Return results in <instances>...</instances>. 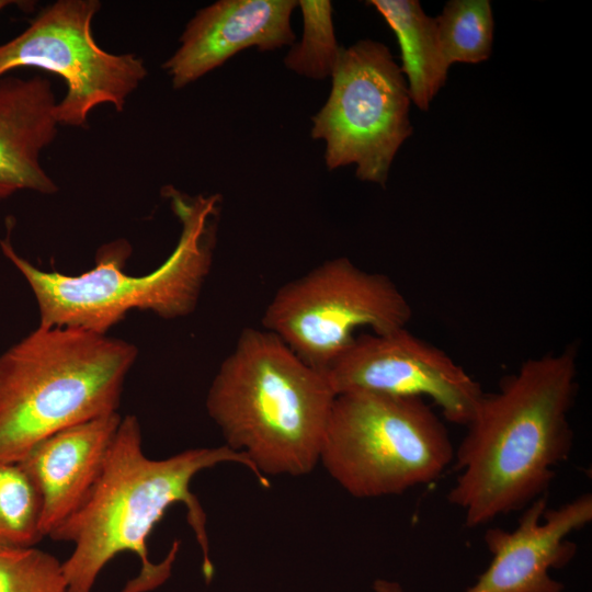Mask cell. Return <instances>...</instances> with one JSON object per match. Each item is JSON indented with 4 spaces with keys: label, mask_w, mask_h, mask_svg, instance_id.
Returning a JSON list of instances; mask_svg holds the SVG:
<instances>
[{
    "label": "cell",
    "mask_w": 592,
    "mask_h": 592,
    "mask_svg": "<svg viewBox=\"0 0 592 592\" xmlns=\"http://www.w3.org/2000/svg\"><path fill=\"white\" fill-rule=\"evenodd\" d=\"M10 3H12L11 1H7V0H0V10L7 5H9Z\"/></svg>",
    "instance_id": "21"
},
{
    "label": "cell",
    "mask_w": 592,
    "mask_h": 592,
    "mask_svg": "<svg viewBox=\"0 0 592 592\" xmlns=\"http://www.w3.org/2000/svg\"><path fill=\"white\" fill-rule=\"evenodd\" d=\"M326 375L337 396L429 398L445 420L460 425L469 422L485 394L452 357L407 328L357 335Z\"/></svg>",
    "instance_id": "10"
},
{
    "label": "cell",
    "mask_w": 592,
    "mask_h": 592,
    "mask_svg": "<svg viewBox=\"0 0 592 592\" xmlns=\"http://www.w3.org/2000/svg\"><path fill=\"white\" fill-rule=\"evenodd\" d=\"M397 36L401 52L400 67L411 102L428 111L445 84L449 67L437 36L435 18L429 16L417 0H371Z\"/></svg>",
    "instance_id": "15"
},
{
    "label": "cell",
    "mask_w": 592,
    "mask_h": 592,
    "mask_svg": "<svg viewBox=\"0 0 592 592\" xmlns=\"http://www.w3.org/2000/svg\"><path fill=\"white\" fill-rule=\"evenodd\" d=\"M56 104L46 78H0V201L20 191H58L39 160L57 135Z\"/></svg>",
    "instance_id": "14"
},
{
    "label": "cell",
    "mask_w": 592,
    "mask_h": 592,
    "mask_svg": "<svg viewBox=\"0 0 592 592\" xmlns=\"http://www.w3.org/2000/svg\"><path fill=\"white\" fill-rule=\"evenodd\" d=\"M572 350L524 362L483 394L454 452L455 483L447 501L466 527L489 524L546 496L555 467L572 448L569 413L577 394Z\"/></svg>",
    "instance_id": "2"
},
{
    "label": "cell",
    "mask_w": 592,
    "mask_h": 592,
    "mask_svg": "<svg viewBox=\"0 0 592 592\" xmlns=\"http://www.w3.org/2000/svg\"><path fill=\"white\" fill-rule=\"evenodd\" d=\"M323 106L311 117V137L326 144L332 171L355 164L356 178L385 187L391 163L413 127L406 78L389 48L361 39L342 47Z\"/></svg>",
    "instance_id": "8"
},
{
    "label": "cell",
    "mask_w": 592,
    "mask_h": 592,
    "mask_svg": "<svg viewBox=\"0 0 592 592\" xmlns=\"http://www.w3.org/2000/svg\"><path fill=\"white\" fill-rule=\"evenodd\" d=\"M41 497L19 463L0 462V550L35 547L43 538Z\"/></svg>",
    "instance_id": "17"
},
{
    "label": "cell",
    "mask_w": 592,
    "mask_h": 592,
    "mask_svg": "<svg viewBox=\"0 0 592 592\" xmlns=\"http://www.w3.org/2000/svg\"><path fill=\"white\" fill-rule=\"evenodd\" d=\"M237 463L262 478L241 453L227 445L196 447L164 459L148 458L141 446V430L135 415L122 418L110 446L103 471L86 502L48 537L73 544L62 561L68 592H91L102 569L115 556L133 553L140 571L122 592H149L171 574L180 543L174 542L166 558L152 563L148 537L173 504L182 503L186 520L202 551V571L207 582L214 573L209 556L206 513L191 490L193 478L221 463Z\"/></svg>",
    "instance_id": "1"
},
{
    "label": "cell",
    "mask_w": 592,
    "mask_h": 592,
    "mask_svg": "<svg viewBox=\"0 0 592 592\" xmlns=\"http://www.w3.org/2000/svg\"><path fill=\"white\" fill-rule=\"evenodd\" d=\"M411 307L384 274L334 258L283 285L267 304L262 328L309 366L326 373L357 337L406 328Z\"/></svg>",
    "instance_id": "7"
},
{
    "label": "cell",
    "mask_w": 592,
    "mask_h": 592,
    "mask_svg": "<svg viewBox=\"0 0 592 592\" xmlns=\"http://www.w3.org/2000/svg\"><path fill=\"white\" fill-rule=\"evenodd\" d=\"M0 592H68L62 562L36 546L0 550Z\"/></svg>",
    "instance_id": "19"
},
{
    "label": "cell",
    "mask_w": 592,
    "mask_h": 592,
    "mask_svg": "<svg viewBox=\"0 0 592 592\" xmlns=\"http://www.w3.org/2000/svg\"><path fill=\"white\" fill-rule=\"evenodd\" d=\"M100 8L98 0H59L0 45V78L16 68L37 67L65 80L66 94L55 107L58 124L82 127L89 112L103 103L123 111L148 73L141 58L98 46L91 23Z\"/></svg>",
    "instance_id": "9"
},
{
    "label": "cell",
    "mask_w": 592,
    "mask_h": 592,
    "mask_svg": "<svg viewBox=\"0 0 592 592\" xmlns=\"http://www.w3.org/2000/svg\"><path fill=\"white\" fill-rule=\"evenodd\" d=\"M133 343L38 325L0 354V462L19 463L42 440L118 412L137 360Z\"/></svg>",
    "instance_id": "5"
},
{
    "label": "cell",
    "mask_w": 592,
    "mask_h": 592,
    "mask_svg": "<svg viewBox=\"0 0 592 592\" xmlns=\"http://www.w3.org/2000/svg\"><path fill=\"white\" fill-rule=\"evenodd\" d=\"M297 2L301 11L303 34L300 41L292 45L284 64L287 69L306 78L321 80L331 77L342 52L334 33L331 2Z\"/></svg>",
    "instance_id": "18"
},
{
    "label": "cell",
    "mask_w": 592,
    "mask_h": 592,
    "mask_svg": "<svg viewBox=\"0 0 592 592\" xmlns=\"http://www.w3.org/2000/svg\"><path fill=\"white\" fill-rule=\"evenodd\" d=\"M439 43L448 67L478 64L492 52L493 14L488 0H451L435 18Z\"/></svg>",
    "instance_id": "16"
},
{
    "label": "cell",
    "mask_w": 592,
    "mask_h": 592,
    "mask_svg": "<svg viewBox=\"0 0 592 592\" xmlns=\"http://www.w3.org/2000/svg\"><path fill=\"white\" fill-rule=\"evenodd\" d=\"M591 521V493L557 508L547 506V494L536 499L524 509L513 531H486L491 561L465 592H561L563 584L549 570L571 561L577 545L568 536Z\"/></svg>",
    "instance_id": "11"
},
{
    "label": "cell",
    "mask_w": 592,
    "mask_h": 592,
    "mask_svg": "<svg viewBox=\"0 0 592 592\" xmlns=\"http://www.w3.org/2000/svg\"><path fill=\"white\" fill-rule=\"evenodd\" d=\"M162 193L182 229L172 253L145 275L124 271L132 252L126 240L103 244L94 266L77 275L44 271L21 257L8 239L0 241L2 253L35 297L39 325L107 334L134 310L175 319L195 309L212 265L221 196H190L173 186Z\"/></svg>",
    "instance_id": "4"
},
{
    "label": "cell",
    "mask_w": 592,
    "mask_h": 592,
    "mask_svg": "<svg viewBox=\"0 0 592 592\" xmlns=\"http://www.w3.org/2000/svg\"><path fill=\"white\" fill-rule=\"evenodd\" d=\"M454 452L424 399L346 392L334 399L319 463L349 494L372 499L433 482Z\"/></svg>",
    "instance_id": "6"
},
{
    "label": "cell",
    "mask_w": 592,
    "mask_h": 592,
    "mask_svg": "<svg viewBox=\"0 0 592 592\" xmlns=\"http://www.w3.org/2000/svg\"><path fill=\"white\" fill-rule=\"evenodd\" d=\"M335 397L326 373L272 332L247 328L220 364L205 405L225 445L269 480L312 471Z\"/></svg>",
    "instance_id": "3"
},
{
    "label": "cell",
    "mask_w": 592,
    "mask_h": 592,
    "mask_svg": "<svg viewBox=\"0 0 592 592\" xmlns=\"http://www.w3.org/2000/svg\"><path fill=\"white\" fill-rule=\"evenodd\" d=\"M374 588L377 592H401L399 584L386 580H376Z\"/></svg>",
    "instance_id": "20"
},
{
    "label": "cell",
    "mask_w": 592,
    "mask_h": 592,
    "mask_svg": "<svg viewBox=\"0 0 592 592\" xmlns=\"http://www.w3.org/2000/svg\"><path fill=\"white\" fill-rule=\"evenodd\" d=\"M295 0H219L195 13L180 37V47L163 64L175 89L196 81L237 53L292 46Z\"/></svg>",
    "instance_id": "12"
},
{
    "label": "cell",
    "mask_w": 592,
    "mask_h": 592,
    "mask_svg": "<svg viewBox=\"0 0 592 592\" xmlns=\"http://www.w3.org/2000/svg\"><path fill=\"white\" fill-rule=\"evenodd\" d=\"M121 420L116 412L61 430L38 442L19 462L41 497L44 537L88 499Z\"/></svg>",
    "instance_id": "13"
}]
</instances>
